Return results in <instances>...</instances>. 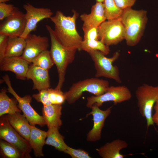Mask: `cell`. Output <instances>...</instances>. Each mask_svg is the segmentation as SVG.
Listing matches in <instances>:
<instances>
[{"instance_id":"6da1fadb","label":"cell","mask_w":158,"mask_h":158,"mask_svg":"<svg viewBox=\"0 0 158 158\" xmlns=\"http://www.w3.org/2000/svg\"><path fill=\"white\" fill-rule=\"evenodd\" d=\"M79 15L75 10L71 16H66L60 11H57L50 18L54 24V32L60 42L67 48L78 50L83 40L76 28Z\"/></svg>"},{"instance_id":"7a4b0ae2","label":"cell","mask_w":158,"mask_h":158,"mask_svg":"<svg viewBox=\"0 0 158 158\" xmlns=\"http://www.w3.org/2000/svg\"><path fill=\"white\" fill-rule=\"evenodd\" d=\"M120 19L124 29V40L127 45L130 47L136 45L143 35L147 23V11L127 8L123 10Z\"/></svg>"},{"instance_id":"3957f363","label":"cell","mask_w":158,"mask_h":158,"mask_svg":"<svg viewBox=\"0 0 158 158\" xmlns=\"http://www.w3.org/2000/svg\"><path fill=\"white\" fill-rule=\"evenodd\" d=\"M45 26L51 40L50 54L56 66L58 75V82L55 88L61 89L65 81L67 68L74 61L78 50L63 46L58 39L51 27L48 25H46Z\"/></svg>"},{"instance_id":"277c9868","label":"cell","mask_w":158,"mask_h":158,"mask_svg":"<svg viewBox=\"0 0 158 158\" xmlns=\"http://www.w3.org/2000/svg\"><path fill=\"white\" fill-rule=\"evenodd\" d=\"M109 86L108 81L92 78L73 83L69 90L64 93V95L66 100L71 104L79 99L84 92H88L95 96H98L104 93Z\"/></svg>"},{"instance_id":"5b68a950","label":"cell","mask_w":158,"mask_h":158,"mask_svg":"<svg viewBox=\"0 0 158 158\" xmlns=\"http://www.w3.org/2000/svg\"><path fill=\"white\" fill-rule=\"evenodd\" d=\"M135 95L139 113L146 119L148 128L154 124L152 112L158 99V85L154 86L144 83L137 88Z\"/></svg>"},{"instance_id":"8992f818","label":"cell","mask_w":158,"mask_h":158,"mask_svg":"<svg viewBox=\"0 0 158 158\" xmlns=\"http://www.w3.org/2000/svg\"><path fill=\"white\" fill-rule=\"evenodd\" d=\"M88 53L94 62L96 70V78L104 77L113 79L118 83H121L118 68L113 65L120 56L118 51L115 52L110 58L106 57L105 54L99 51H92Z\"/></svg>"},{"instance_id":"52a82bcc","label":"cell","mask_w":158,"mask_h":158,"mask_svg":"<svg viewBox=\"0 0 158 158\" xmlns=\"http://www.w3.org/2000/svg\"><path fill=\"white\" fill-rule=\"evenodd\" d=\"M0 138L16 147L22 158H31V148L28 141L21 136L9 123L6 115L0 116Z\"/></svg>"},{"instance_id":"ba28073f","label":"cell","mask_w":158,"mask_h":158,"mask_svg":"<svg viewBox=\"0 0 158 158\" xmlns=\"http://www.w3.org/2000/svg\"><path fill=\"white\" fill-rule=\"evenodd\" d=\"M2 78L7 86V90L16 99L18 103V107L23 113L30 124L32 126L38 125L40 127L46 125L42 116L38 114L30 105L32 97L29 95L23 97H20L12 87L8 75L6 74L3 76Z\"/></svg>"},{"instance_id":"9c48e42d","label":"cell","mask_w":158,"mask_h":158,"mask_svg":"<svg viewBox=\"0 0 158 158\" xmlns=\"http://www.w3.org/2000/svg\"><path fill=\"white\" fill-rule=\"evenodd\" d=\"M132 97L131 91L126 86H109L102 95L88 97L86 106L91 108L93 105L95 104L99 107L104 102L109 101H112L114 104H116L129 100Z\"/></svg>"},{"instance_id":"30bf717a","label":"cell","mask_w":158,"mask_h":158,"mask_svg":"<svg viewBox=\"0 0 158 158\" xmlns=\"http://www.w3.org/2000/svg\"><path fill=\"white\" fill-rule=\"evenodd\" d=\"M99 39L109 46L116 45L125 39V30L120 18L105 20L98 27Z\"/></svg>"},{"instance_id":"8fae6325","label":"cell","mask_w":158,"mask_h":158,"mask_svg":"<svg viewBox=\"0 0 158 158\" xmlns=\"http://www.w3.org/2000/svg\"><path fill=\"white\" fill-rule=\"evenodd\" d=\"M26 23L25 14L15 7L12 14L0 25V33L8 37H20L25 30Z\"/></svg>"},{"instance_id":"7c38bea8","label":"cell","mask_w":158,"mask_h":158,"mask_svg":"<svg viewBox=\"0 0 158 158\" xmlns=\"http://www.w3.org/2000/svg\"><path fill=\"white\" fill-rule=\"evenodd\" d=\"M26 11L25 13L26 20L24 31L21 37L25 39L30 32L36 30L37 23L45 18H50L53 13L49 8H37L30 3L23 6Z\"/></svg>"},{"instance_id":"4fadbf2b","label":"cell","mask_w":158,"mask_h":158,"mask_svg":"<svg viewBox=\"0 0 158 158\" xmlns=\"http://www.w3.org/2000/svg\"><path fill=\"white\" fill-rule=\"evenodd\" d=\"M25 40V47L21 56L30 63L41 53L47 50L49 46V39L45 36L30 33Z\"/></svg>"},{"instance_id":"5bb4252c","label":"cell","mask_w":158,"mask_h":158,"mask_svg":"<svg viewBox=\"0 0 158 158\" xmlns=\"http://www.w3.org/2000/svg\"><path fill=\"white\" fill-rule=\"evenodd\" d=\"M91 109V111L87 116L92 115L93 125L87 134V140L88 142H94L100 139L102 129L106 119L111 113V108L109 107L105 110H102L94 104Z\"/></svg>"},{"instance_id":"9a60e30c","label":"cell","mask_w":158,"mask_h":158,"mask_svg":"<svg viewBox=\"0 0 158 158\" xmlns=\"http://www.w3.org/2000/svg\"><path fill=\"white\" fill-rule=\"evenodd\" d=\"M30 64L21 56L5 57L0 62V69L13 72L17 79L25 80Z\"/></svg>"},{"instance_id":"2e32d148","label":"cell","mask_w":158,"mask_h":158,"mask_svg":"<svg viewBox=\"0 0 158 158\" xmlns=\"http://www.w3.org/2000/svg\"><path fill=\"white\" fill-rule=\"evenodd\" d=\"M26 78L32 81L33 90H36L39 91L50 87L48 71L35 66L32 63L30 65Z\"/></svg>"},{"instance_id":"e0dca14e","label":"cell","mask_w":158,"mask_h":158,"mask_svg":"<svg viewBox=\"0 0 158 158\" xmlns=\"http://www.w3.org/2000/svg\"><path fill=\"white\" fill-rule=\"evenodd\" d=\"M80 18L83 22V26H99L107 20L103 2L96 1L92 6L90 13H84L80 15Z\"/></svg>"},{"instance_id":"ac0fdd59","label":"cell","mask_w":158,"mask_h":158,"mask_svg":"<svg viewBox=\"0 0 158 158\" xmlns=\"http://www.w3.org/2000/svg\"><path fill=\"white\" fill-rule=\"evenodd\" d=\"M39 92L38 93L33 94L32 97L37 102L42 103L43 105H62L66 100L64 93L61 89L49 88Z\"/></svg>"},{"instance_id":"d6986e66","label":"cell","mask_w":158,"mask_h":158,"mask_svg":"<svg viewBox=\"0 0 158 158\" xmlns=\"http://www.w3.org/2000/svg\"><path fill=\"white\" fill-rule=\"evenodd\" d=\"M128 146L125 141L118 139L107 143L96 150L102 158H123L126 155L121 154L120 151Z\"/></svg>"},{"instance_id":"ffe728a7","label":"cell","mask_w":158,"mask_h":158,"mask_svg":"<svg viewBox=\"0 0 158 158\" xmlns=\"http://www.w3.org/2000/svg\"><path fill=\"white\" fill-rule=\"evenodd\" d=\"M43 105L42 116L48 128L55 127L59 128L62 124L61 119L62 105L50 104Z\"/></svg>"},{"instance_id":"44dd1931","label":"cell","mask_w":158,"mask_h":158,"mask_svg":"<svg viewBox=\"0 0 158 158\" xmlns=\"http://www.w3.org/2000/svg\"><path fill=\"white\" fill-rule=\"evenodd\" d=\"M16 112L6 115L10 124L28 142L32 126L24 114Z\"/></svg>"},{"instance_id":"7402d4cb","label":"cell","mask_w":158,"mask_h":158,"mask_svg":"<svg viewBox=\"0 0 158 158\" xmlns=\"http://www.w3.org/2000/svg\"><path fill=\"white\" fill-rule=\"evenodd\" d=\"M47 135V132L32 126L28 142L36 157L44 156L42 148L45 145Z\"/></svg>"},{"instance_id":"603a6c76","label":"cell","mask_w":158,"mask_h":158,"mask_svg":"<svg viewBox=\"0 0 158 158\" xmlns=\"http://www.w3.org/2000/svg\"><path fill=\"white\" fill-rule=\"evenodd\" d=\"M4 88L1 90L0 93V116L7 114H12L21 112L17 105L18 102L14 98H11L6 94Z\"/></svg>"},{"instance_id":"cb8c5ba5","label":"cell","mask_w":158,"mask_h":158,"mask_svg":"<svg viewBox=\"0 0 158 158\" xmlns=\"http://www.w3.org/2000/svg\"><path fill=\"white\" fill-rule=\"evenodd\" d=\"M25 46V39L21 37H8L5 57L21 56Z\"/></svg>"},{"instance_id":"d4e9b609","label":"cell","mask_w":158,"mask_h":158,"mask_svg":"<svg viewBox=\"0 0 158 158\" xmlns=\"http://www.w3.org/2000/svg\"><path fill=\"white\" fill-rule=\"evenodd\" d=\"M58 129L55 127L48 128L45 145L52 146L57 150L64 152L68 145L64 141V137L59 133Z\"/></svg>"},{"instance_id":"484cf974","label":"cell","mask_w":158,"mask_h":158,"mask_svg":"<svg viewBox=\"0 0 158 158\" xmlns=\"http://www.w3.org/2000/svg\"><path fill=\"white\" fill-rule=\"evenodd\" d=\"M83 50L87 53L92 51H99L105 55L110 51L109 47L105 45L100 40H83L79 50Z\"/></svg>"},{"instance_id":"4316f807","label":"cell","mask_w":158,"mask_h":158,"mask_svg":"<svg viewBox=\"0 0 158 158\" xmlns=\"http://www.w3.org/2000/svg\"><path fill=\"white\" fill-rule=\"evenodd\" d=\"M104 11L107 20H113L121 18L123 12L118 7L114 0H104Z\"/></svg>"},{"instance_id":"83f0119b","label":"cell","mask_w":158,"mask_h":158,"mask_svg":"<svg viewBox=\"0 0 158 158\" xmlns=\"http://www.w3.org/2000/svg\"><path fill=\"white\" fill-rule=\"evenodd\" d=\"M32 63L35 66L48 71L54 64L49 51L48 49L41 53L33 60Z\"/></svg>"},{"instance_id":"f1b7e54d","label":"cell","mask_w":158,"mask_h":158,"mask_svg":"<svg viewBox=\"0 0 158 158\" xmlns=\"http://www.w3.org/2000/svg\"><path fill=\"white\" fill-rule=\"evenodd\" d=\"M0 149L1 154L3 157L22 158L21 154L16 147L2 139L0 141Z\"/></svg>"},{"instance_id":"f546056e","label":"cell","mask_w":158,"mask_h":158,"mask_svg":"<svg viewBox=\"0 0 158 158\" xmlns=\"http://www.w3.org/2000/svg\"><path fill=\"white\" fill-rule=\"evenodd\" d=\"M98 27L83 26L82 28L84 33L83 40H99Z\"/></svg>"},{"instance_id":"4dcf8cb0","label":"cell","mask_w":158,"mask_h":158,"mask_svg":"<svg viewBox=\"0 0 158 158\" xmlns=\"http://www.w3.org/2000/svg\"><path fill=\"white\" fill-rule=\"evenodd\" d=\"M64 152L69 155L72 158H90L88 153L81 149H76L68 146Z\"/></svg>"},{"instance_id":"1f68e13d","label":"cell","mask_w":158,"mask_h":158,"mask_svg":"<svg viewBox=\"0 0 158 158\" xmlns=\"http://www.w3.org/2000/svg\"><path fill=\"white\" fill-rule=\"evenodd\" d=\"M15 7L11 4L0 3V20H2L10 16L13 13Z\"/></svg>"},{"instance_id":"d6a6232c","label":"cell","mask_w":158,"mask_h":158,"mask_svg":"<svg viewBox=\"0 0 158 158\" xmlns=\"http://www.w3.org/2000/svg\"><path fill=\"white\" fill-rule=\"evenodd\" d=\"M8 37L0 33V62L5 57Z\"/></svg>"},{"instance_id":"836d02e7","label":"cell","mask_w":158,"mask_h":158,"mask_svg":"<svg viewBox=\"0 0 158 158\" xmlns=\"http://www.w3.org/2000/svg\"><path fill=\"white\" fill-rule=\"evenodd\" d=\"M137 0H114L116 5L123 10L133 6Z\"/></svg>"},{"instance_id":"e575fe53","label":"cell","mask_w":158,"mask_h":158,"mask_svg":"<svg viewBox=\"0 0 158 158\" xmlns=\"http://www.w3.org/2000/svg\"><path fill=\"white\" fill-rule=\"evenodd\" d=\"M153 108L155 110V113L153 116H158V99L155 103Z\"/></svg>"},{"instance_id":"d590c367","label":"cell","mask_w":158,"mask_h":158,"mask_svg":"<svg viewBox=\"0 0 158 158\" xmlns=\"http://www.w3.org/2000/svg\"><path fill=\"white\" fill-rule=\"evenodd\" d=\"M152 119L154 123H155L158 126V116H152Z\"/></svg>"},{"instance_id":"8d00e7d4","label":"cell","mask_w":158,"mask_h":158,"mask_svg":"<svg viewBox=\"0 0 158 158\" xmlns=\"http://www.w3.org/2000/svg\"><path fill=\"white\" fill-rule=\"evenodd\" d=\"M11 0H0V3H5Z\"/></svg>"},{"instance_id":"74e56055","label":"cell","mask_w":158,"mask_h":158,"mask_svg":"<svg viewBox=\"0 0 158 158\" xmlns=\"http://www.w3.org/2000/svg\"><path fill=\"white\" fill-rule=\"evenodd\" d=\"M96 1L103 2L104 0H96Z\"/></svg>"}]
</instances>
